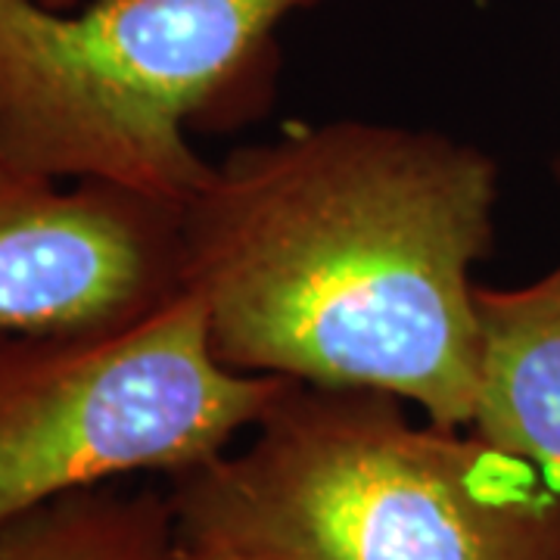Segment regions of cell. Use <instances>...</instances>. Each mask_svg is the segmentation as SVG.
I'll list each match as a JSON object with an SVG mask.
<instances>
[{
	"instance_id": "obj_1",
	"label": "cell",
	"mask_w": 560,
	"mask_h": 560,
	"mask_svg": "<svg viewBox=\"0 0 560 560\" xmlns=\"http://www.w3.org/2000/svg\"><path fill=\"white\" fill-rule=\"evenodd\" d=\"M499 165L427 128L334 119L212 162L180 206V287L228 368L415 401L470 427L474 265Z\"/></svg>"
},
{
	"instance_id": "obj_2",
	"label": "cell",
	"mask_w": 560,
	"mask_h": 560,
	"mask_svg": "<svg viewBox=\"0 0 560 560\" xmlns=\"http://www.w3.org/2000/svg\"><path fill=\"white\" fill-rule=\"evenodd\" d=\"M371 389H293L237 455L178 474L180 541L271 560H560V492Z\"/></svg>"
},
{
	"instance_id": "obj_3",
	"label": "cell",
	"mask_w": 560,
	"mask_h": 560,
	"mask_svg": "<svg viewBox=\"0 0 560 560\" xmlns=\"http://www.w3.org/2000/svg\"><path fill=\"white\" fill-rule=\"evenodd\" d=\"M320 0H0V160L180 209L212 162L190 121L253 81Z\"/></svg>"
},
{
	"instance_id": "obj_4",
	"label": "cell",
	"mask_w": 560,
	"mask_h": 560,
	"mask_svg": "<svg viewBox=\"0 0 560 560\" xmlns=\"http://www.w3.org/2000/svg\"><path fill=\"white\" fill-rule=\"evenodd\" d=\"M290 386L228 368L184 287L109 327L0 334V523L125 474L206 464Z\"/></svg>"
},
{
	"instance_id": "obj_5",
	"label": "cell",
	"mask_w": 560,
	"mask_h": 560,
	"mask_svg": "<svg viewBox=\"0 0 560 560\" xmlns=\"http://www.w3.org/2000/svg\"><path fill=\"white\" fill-rule=\"evenodd\" d=\"M180 290V209L0 160V334L121 324Z\"/></svg>"
},
{
	"instance_id": "obj_6",
	"label": "cell",
	"mask_w": 560,
	"mask_h": 560,
	"mask_svg": "<svg viewBox=\"0 0 560 560\" xmlns=\"http://www.w3.org/2000/svg\"><path fill=\"white\" fill-rule=\"evenodd\" d=\"M477 320L480 396L470 430L539 467L560 492V268L517 290L477 287Z\"/></svg>"
},
{
	"instance_id": "obj_7",
	"label": "cell",
	"mask_w": 560,
	"mask_h": 560,
	"mask_svg": "<svg viewBox=\"0 0 560 560\" xmlns=\"http://www.w3.org/2000/svg\"><path fill=\"white\" fill-rule=\"evenodd\" d=\"M175 541L172 501L101 486L0 523V560H168Z\"/></svg>"
},
{
	"instance_id": "obj_8",
	"label": "cell",
	"mask_w": 560,
	"mask_h": 560,
	"mask_svg": "<svg viewBox=\"0 0 560 560\" xmlns=\"http://www.w3.org/2000/svg\"><path fill=\"white\" fill-rule=\"evenodd\" d=\"M168 560H271L259 555H246L234 548H219V545H197V541H175V551Z\"/></svg>"
},
{
	"instance_id": "obj_9",
	"label": "cell",
	"mask_w": 560,
	"mask_h": 560,
	"mask_svg": "<svg viewBox=\"0 0 560 560\" xmlns=\"http://www.w3.org/2000/svg\"><path fill=\"white\" fill-rule=\"evenodd\" d=\"M40 3H47V7H54V10H75V7L88 3V0H40Z\"/></svg>"
}]
</instances>
